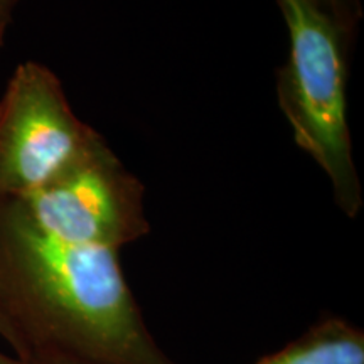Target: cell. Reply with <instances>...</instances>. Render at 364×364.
I'll use <instances>...</instances> for the list:
<instances>
[{
    "label": "cell",
    "mask_w": 364,
    "mask_h": 364,
    "mask_svg": "<svg viewBox=\"0 0 364 364\" xmlns=\"http://www.w3.org/2000/svg\"><path fill=\"white\" fill-rule=\"evenodd\" d=\"M0 317L33 358L83 364H179L149 331L115 250L46 233L0 199Z\"/></svg>",
    "instance_id": "1"
},
{
    "label": "cell",
    "mask_w": 364,
    "mask_h": 364,
    "mask_svg": "<svg viewBox=\"0 0 364 364\" xmlns=\"http://www.w3.org/2000/svg\"><path fill=\"white\" fill-rule=\"evenodd\" d=\"M27 364H83L71 361V359H63V358H33V361Z\"/></svg>",
    "instance_id": "7"
},
{
    "label": "cell",
    "mask_w": 364,
    "mask_h": 364,
    "mask_svg": "<svg viewBox=\"0 0 364 364\" xmlns=\"http://www.w3.org/2000/svg\"><path fill=\"white\" fill-rule=\"evenodd\" d=\"M0 364H19V363H12V361H9V359H7V358L0 356Z\"/></svg>",
    "instance_id": "8"
},
{
    "label": "cell",
    "mask_w": 364,
    "mask_h": 364,
    "mask_svg": "<svg viewBox=\"0 0 364 364\" xmlns=\"http://www.w3.org/2000/svg\"><path fill=\"white\" fill-rule=\"evenodd\" d=\"M102 139L73 113L48 68L22 65L0 100V199L44 188Z\"/></svg>",
    "instance_id": "3"
},
{
    "label": "cell",
    "mask_w": 364,
    "mask_h": 364,
    "mask_svg": "<svg viewBox=\"0 0 364 364\" xmlns=\"http://www.w3.org/2000/svg\"><path fill=\"white\" fill-rule=\"evenodd\" d=\"M17 201L41 230L70 243L118 252L150 231L144 184L103 139L65 174Z\"/></svg>",
    "instance_id": "4"
},
{
    "label": "cell",
    "mask_w": 364,
    "mask_h": 364,
    "mask_svg": "<svg viewBox=\"0 0 364 364\" xmlns=\"http://www.w3.org/2000/svg\"><path fill=\"white\" fill-rule=\"evenodd\" d=\"M257 364H364V332L329 317Z\"/></svg>",
    "instance_id": "5"
},
{
    "label": "cell",
    "mask_w": 364,
    "mask_h": 364,
    "mask_svg": "<svg viewBox=\"0 0 364 364\" xmlns=\"http://www.w3.org/2000/svg\"><path fill=\"white\" fill-rule=\"evenodd\" d=\"M312 2L322 9L346 34L356 39L363 17L361 0H312Z\"/></svg>",
    "instance_id": "6"
},
{
    "label": "cell",
    "mask_w": 364,
    "mask_h": 364,
    "mask_svg": "<svg viewBox=\"0 0 364 364\" xmlns=\"http://www.w3.org/2000/svg\"><path fill=\"white\" fill-rule=\"evenodd\" d=\"M289 56L277 76L280 110L297 145L324 171L346 216L363 208L348 115V68L354 38L312 0H279Z\"/></svg>",
    "instance_id": "2"
}]
</instances>
